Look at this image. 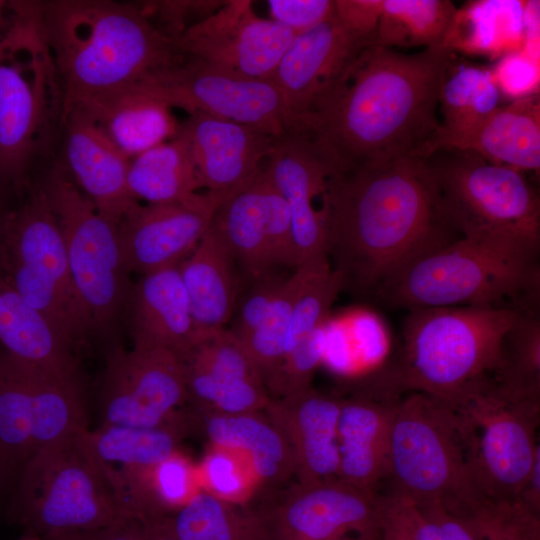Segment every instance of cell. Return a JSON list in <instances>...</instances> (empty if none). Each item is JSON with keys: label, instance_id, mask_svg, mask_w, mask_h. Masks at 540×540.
I'll return each instance as SVG.
<instances>
[{"label": "cell", "instance_id": "6da1fadb", "mask_svg": "<svg viewBox=\"0 0 540 540\" xmlns=\"http://www.w3.org/2000/svg\"><path fill=\"white\" fill-rule=\"evenodd\" d=\"M320 210L331 268L357 293H375L406 264L461 237L423 157L333 170Z\"/></svg>", "mask_w": 540, "mask_h": 540}, {"label": "cell", "instance_id": "7a4b0ae2", "mask_svg": "<svg viewBox=\"0 0 540 540\" xmlns=\"http://www.w3.org/2000/svg\"><path fill=\"white\" fill-rule=\"evenodd\" d=\"M452 53L446 46L411 54L377 44L360 49L303 124L332 171L424 158L440 125L439 93Z\"/></svg>", "mask_w": 540, "mask_h": 540}, {"label": "cell", "instance_id": "3957f363", "mask_svg": "<svg viewBox=\"0 0 540 540\" xmlns=\"http://www.w3.org/2000/svg\"><path fill=\"white\" fill-rule=\"evenodd\" d=\"M62 87V111L127 91L183 57L143 9L110 0L30 4Z\"/></svg>", "mask_w": 540, "mask_h": 540}, {"label": "cell", "instance_id": "277c9868", "mask_svg": "<svg viewBox=\"0 0 540 540\" xmlns=\"http://www.w3.org/2000/svg\"><path fill=\"white\" fill-rule=\"evenodd\" d=\"M519 312L492 307L410 310L398 359L364 384L395 397L420 392L453 406L493 372L503 338Z\"/></svg>", "mask_w": 540, "mask_h": 540}, {"label": "cell", "instance_id": "5b68a950", "mask_svg": "<svg viewBox=\"0 0 540 540\" xmlns=\"http://www.w3.org/2000/svg\"><path fill=\"white\" fill-rule=\"evenodd\" d=\"M539 251L459 237L391 275L375 291L387 306L539 309Z\"/></svg>", "mask_w": 540, "mask_h": 540}, {"label": "cell", "instance_id": "8992f818", "mask_svg": "<svg viewBox=\"0 0 540 540\" xmlns=\"http://www.w3.org/2000/svg\"><path fill=\"white\" fill-rule=\"evenodd\" d=\"M83 430L34 453L12 490L10 519L42 539L69 540L131 515L87 450Z\"/></svg>", "mask_w": 540, "mask_h": 540}, {"label": "cell", "instance_id": "52a82bcc", "mask_svg": "<svg viewBox=\"0 0 540 540\" xmlns=\"http://www.w3.org/2000/svg\"><path fill=\"white\" fill-rule=\"evenodd\" d=\"M386 477L393 493L439 502L458 519L484 500L470 477L457 411L420 392L395 404Z\"/></svg>", "mask_w": 540, "mask_h": 540}, {"label": "cell", "instance_id": "ba28073f", "mask_svg": "<svg viewBox=\"0 0 540 540\" xmlns=\"http://www.w3.org/2000/svg\"><path fill=\"white\" fill-rule=\"evenodd\" d=\"M0 277L73 349L94 334L74 286L64 240L40 183L0 227Z\"/></svg>", "mask_w": 540, "mask_h": 540}, {"label": "cell", "instance_id": "9c48e42d", "mask_svg": "<svg viewBox=\"0 0 540 540\" xmlns=\"http://www.w3.org/2000/svg\"><path fill=\"white\" fill-rule=\"evenodd\" d=\"M425 159L461 237L540 250L539 196L525 172L469 150L442 148Z\"/></svg>", "mask_w": 540, "mask_h": 540}, {"label": "cell", "instance_id": "30bf717a", "mask_svg": "<svg viewBox=\"0 0 540 540\" xmlns=\"http://www.w3.org/2000/svg\"><path fill=\"white\" fill-rule=\"evenodd\" d=\"M40 184L59 225L74 286L93 332L107 331L126 310L133 286L117 226L97 211L65 166L53 167Z\"/></svg>", "mask_w": 540, "mask_h": 540}, {"label": "cell", "instance_id": "8fae6325", "mask_svg": "<svg viewBox=\"0 0 540 540\" xmlns=\"http://www.w3.org/2000/svg\"><path fill=\"white\" fill-rule=\"evenodd\" d=\"M452 407L479 495L493 502L517 500L540 453V401L509 399L485 378Z\"/></svg>", "mask_w": 540, "mask_h": 540}, {"label": "cell", "instance_id": "7c38bea8", "mask_svg": "<svg viewBox=\"0 0 540 540\" xmlns=\"http://www.w3.org/2000/svg\"><path fill=\"white\" fill-rule=\"evenodd\" d=\"M124 92L157 99L188 114L201 112L274 137L303 127L271 79H249L183 55Z\"/></svg>", "mask_w": 540, "mask_h": 540}, {"label": "cell", "instance_id": "4fadbf2b", "mask_svg": "<svg viewBox=\"0 0 540 540\" xmlns=\"http://www.w3.org/2000/svg\"><path fill=\"white\" fill-rule=\"evenodd\" d=\"M259 508L276 540L381 539L382 495L338 477L277 491Z\"/></svg>", "mask_w": 540, "mask_h": 540}, {"label": "cell", "instance_id": "5bb4252c", "mask_svg": "<svg viewBox=\"0 0 540 540\" xmlns=\"http://www.w3.org/2000/svg\"><path fill=\"white\" fill-rule=\"evenodd\" d=\"M187 401L183 368L171 351L125 350L107 356L100 392L102 424L153 428L175 420Z\"/></svg>", "mask_w": 540, "mask_h": 540}, {"label": "cell", "instance_id": "9a60e30c", "mask_svg": "<svg viewBox=\"0 0 540 540\" xmlns=\"http://www.w3.org/2000/svg\"><path fill=\"white\" fill-rule=\"evenodd\" d=\"M295 34L270 18L259 17L252 1L230 0L187 27L178 50L218 69L249 79H271Z\"/></svg>", "mask_w": 540, "mask_h": 540}, {"label": "cell", "instance_id": "2e32d148", "mask_svg": "<svg viewBox=\"0 0 540 540\" xmlns=\"http://www.w3.org/2000/svg\"><path fill=\"white\" fill-rule=\"evenodd\" d=\"M233 192L206 191L182 202L135 205L117 226L126 269L145 275L179 265L196 248L215 211Z\"/></svg>", "mask_w": 540, "mask_h": 540}, {"label": "cell", "instance_id": "e0dca14e", "mask_svg": "<svg viewBox=\"0 0 540 540\" xmlns=\"http://www.w3.org/2000/svg\"><path fill=\"white\" fill-rule=\"evenodd\" d=\"M263 169L290 211L297 267L328 260L316 201L332 166L319 144L307 130H290L276 139Z\"/></svg>", "mask_w": 540, "mask_h": 540}, {"label": "cell", "instance_id": "ac0fdd59", "mask_svg": "<svg viewBox=\"0 0 540 540\" xmlns=\"http://www.w3.org/2000/svg\"><path fill=\"white\" fill-rule=\"evenodd\" d=\"M192 409L231 415L263 411L270 397L244 344L229 329L216 331L179 357Z\"/></svg>", "mask_w": 540, "mask_h": 540}, {"label": "cell", "instance_id": "d6986e66", "mask_svg": "<svg viewBox=\"0 0 540 540\" xmlns=\"http://www.w3.org/2000/svg\"><path fill=\"white\" fill-rule=\"evenodd\" d=\"M365 46L344 27L335 12L316 27L295 35L271 80L300 125Z\"/></svg>", "mask_w": 540, "mask_h": 540}, {"label": "cell", "instance_id": "ffe728a7", "mask_svg": "<svg viewBox=\"0 0 540 540\" xmlns=\"http://www.w3.org/2000/svg\"><path fill=\"white\" fill-rule=\"evenodd\" d=\"M186 142L201 188L229 193L261 170L277 137L205 113L189 114L178 133Z\"/></svg>", "mask_w": 540, "mask_h": 540}, {"label": "cell", "instance_id": "44dd1931", "mask_svg": "<svg viewBox=\"0 0 540 540\" xmlns=\"http://www.w3.org/2000/svg\"><path fill=\"white\" fill-rule=\"evenodd\" d=\"M66 169L97 211L118 226L135 205L127 175L131 159L84 110L61 112Z\"/></svg>", "mask_w": 540, "mask_h": 540}, {"label": "cell", "instance_id": "7402d4cb", "mask_svg": "<svg viewBox=\"0 0 540 540\" xmlns=\"http://www.w3.org/2000/svg\"><path fill=\"white\" fill-rule=\"evenodd\" d=\"M342 398L313 387L270 399L263 412L285 440L298 483L338 477Z\"/></svg>", "mask_w": 540, "mask_h": 540}, {"label": "cell", "instance_id": "603a6c76", "mask_svg": "<svg viewBox=\"0 0 540 540\" xmlns=\"http://www.w3.org/2000/svg\"><path fill=\"white\" fill-rule=\"evenodd\" d=\"M442 148L469 150L523 172L540 168L539 95L521 97L460 126L439 125L424 158Z\"/></svg>", "mask_w": 540, "mask_h": 540}, {"label": "cell", "instance_id": "cb8c5ba5", "mask_svg": "<svg viewBox=\"0 0 540 540\" xmlns=\"http://www.w3.org/2000/svg\"><path fill=\"white\" fill-rule=\"evenodd\" d=\"M190 430L187 415L181 412L175 420L153 428L102 424L94 431L83 430L82 439L125 509L147 472L177 450Z\"/></svg>", "mask_w": 540, "mask_h": 540}, {"label": "cell", "instance_id": "d4e9b609", "mask_svg": "<svg viewBox=\"0 0 540 540\" xmlns=\"http://www.w3.org/2000/svg\"><path fill=\"white\" fill-rule=\"evenodd\" d=\"M126 311L134 349L160 348L181 357L198 342L179 265L141 275Z\"/></svg>", "mask_w": 540, "mask_h": 540}, {"label": "cell", "instance_id": "484cf974", "mask_svg": "<svg viewBox=\"0 0 540 540\" xmlns=\"http://www.w3.org/2000/svg\"><path fill=\"white\" fill-rule=\"evenodd\" d=\"M400 397L356 393L342 399L338 478L376 491L377 483L387 475L391 421Z\"/></svg>", "mask_w": 540, "mask_h": 540}, {"label": "cell", "instance_id": "4316f807", "mask_svg": "<svg viewBox=\"0 0 540 540\" xmlns=\"http://www.w3.org/2000/svg\"><path fill=\"white\" fill-rule=\"evenodd\" d=\"M48 55L34 84L20 68L0 64V196L22 188L43 124Z\"/></svg>", "mask_w": 540, "mask_h": 540}, {"label": "cell", "instance_id": "83f0119b", "mask_svg": "<svg viewBox=\"0 0 540 540\" xmlns=\"http://www.w3.org/2000/svg\"><path fill=\"white\" fill-rule=\"evenodd\" d=\"M186 414L191 429L199 426L209 444L227 448L243 457L263 490L276 491L294 478L289 448L263 411L220 415L191 410Z\"/></svg>", "mask_w": 540, "mask_h": 540}, {"label": "cell", "instance_id": "f1b7e54d", "mask_svg": "<svg viewBox=\"0 0 540 540\" xmlns=\"http://www.w3.org/2000/svg\"><path fill=\"white\" fill-rule=\"evenodd\" d=\"M235 266L226 245L210 225L196 248L179 264L198 342L225 329L233 317L237 297Z\"/></svg>", "mask_w": 540, "mask_h": 540}, {"label": "cell", "instance_id": "f546056e", "mask_svg": "<svg viewBox=\"0 0 540 540\" xmlns=\"http://www.w3.org/2000/svg\"><path fill=\"white\" fill-rule=\"evenodd\" d=\"M72 107L90 115L130 159L172 140L181 125L167 104L134 92H120Z\"/></svg>", "mask_w": 540, "mask_h": 540}, {"label": "cell", "instance_id": "4dcf8cb0", "mask_svg": "<svg viewBox=\"0 0 540 540\" xmlns=\"http://www.w3.org/2000/svg\"><path fill=\"white\" fill-rule=\"evenodd\" d=\"M265 181L262 167L220 204L210 223L250 281L274 272L266 240Z\"/></svg>", "mask_w": 540, "mask_h": 540}, {"label": "cell", "instance_id": "1f68e13d", "mask_svg": "<svg viewBox=\"0 0 540 540\" xmlns=\"http://www.w3.org/2000/svg\"><path fill=\"white\" fill-rule=\"evenodd\" d=\"M0 347L23 363L78 370L74 350L46 318L1 277Z\"/></svg>", "mask_w": 540, "mask_h": 540}, {"label": "cell", "instance_id": "d6a6232c", "mask_svg": "<svg viewBox=\"0 0 540 540\" xmlns=\"http://www.w3.org/2000/svg\"><path fill=\"white\" fill-rule=\"evenodd\" d=\"M28 368L33 455L86 429V413L78 370L50 369L31 364Z\"/></svg>", "mask_w": 540, "mask_h": 540}, {"label": "cell", "instance_id": "836d02e7", "mask_svg": "<svg viewBox=\"0 0 540 540\" xmlns=\"http://www.w3.org/2000/svg\"><path fill=\"white\" fill-rule=\"evenodd\" d=\"M33 453L32 401L28 364L0 347V472L13 490Z\"/></svg>", "mask_w": 540, "mask_h": 540}, {"label": "cell", "instance_id": "e575fe53", "mask_svg": "<svg viewBox=\"0 0 540 540\" xmlns=\"http://www.w3.org/2000/svg\"><path fill=\"white\" fill-rule=\"evenodd\" d=\"M127 184L131 196L146 204L186 201L202 189L189 148L179 134L132 158Z\"/></svg>", "mask_w": 540, "mask_h": 540}, {"label": "cell", "instance_id": "d590c367", "mask_svg": "<svg viewBox=\"0 0 540 540\" xmlns=\"http://www.w3.org/2000/svg\"><path fill=\"white\" fill-rule=\"evenodd\" d=\"M385 344L380 323L366 310L330 314L324 327L322 364L345 378H366L377 372Z\"/></svg>", "mask_w": 540, "mask_h": 540}, {"label": "cell", "instance_id": "8d00e7d4", "mask_svg": "<svg viewBox=\"0 0 540 540\" xmlns=\"http://www.w3.org/2000/svg\"><path fill=\"white\" fill-rule=\"evenodd\" d=\"M171 517L181 540H276L259 509L228 503L203 491Z\"/></svg>", "mask_w": 540, "mask_h": 540}, {"label": "cell", "instance_id": "74e56055", "mask_svg": "<svg viewBox=\"0 0 540 540\" xmlns=\"http://www.w3.org/2000/svg\"><path fill=\"white\" fill-rule=\"evenodd\" d=\"M488 381L509 399L540 401L539 309L519 312L503 338L499 361Z\"/></svg>", "mask_w": 540, "mask_h": 540}, {"label": "cell", "instance_id": "f35d334b", "mask_svg": "<svg viewBox=\"0 0 540 540\" xmlns=\"http://www.w3.org/2000/svg\"><path fill=\"white\" fill-rule=\"evenodd\" d=\"M457 11L449 0H382L376 44L391 49L444 46Z\"/></svg>", "mask_w": 540, "mask_h": 540}, {"label": "cell", "instance_id": "ab89813d", "mask_svg": "<svg viewBox=\"0 0 540 540\" xmlns=\"http://www.w3.org/2000/svg\"><path fill=\"white\" fill-rule=\"evenodd\" d=\"M327 262L329 261L307 262L296 267L281 286L265 319L241 341L253 360L266 390L281 366L296 301L315 269Z\"/></svg>", "mask_w": 540, "mask_h": 540}, {"label": "cell", "instance_id": "60d3db41", "mask_svg": "<svg viewBox=\"0 0 540 540\" xmlns=\"http://www.w3.org/2000/svg\"><path fill=\"white\" fill-rule=\"evenodd\" d=\"M501 94L493 70L458 61L452 53L439 93L440 124L460 126L478 120L500 106Z\"/></svg>", "mask_w": 540, "mask_h": 540}, {"label": "cell", "instance_id": "b9f144b4", "mask_svg": "<svg viewBox=\"0 0 540 540\" xmlns=\"http://www.w3.org/2000/svg\"><path fill=\"white\" fill-rule=\"evenodd\" d=\"M380 540L477 539L441 503H417L391 492L382 496Z\"/></svg>", "mask_w": 540, "mask_h": 540}, {"label": "cell", "instance_id": "7bdbcfd3", "mask_svg": "<svg viewBox=\"0 0 540 540\" xmlns=\"http://www.w3.org/2000/svg\"><path fill=\"white\" fill-rule=\"evenodd\" d=\"M201 492L197 464L177 449L148 471L133 496L130 512L138 519L173 515Z\"/></svg>", "mask_w": 540, "mask_h": 540}, {"label": "cell", "instance_id": "ee69618b", "mask_svg": "<svg viewBox=\"0 0 540 540\" xmlns=\"http://www.w3.org/2000/svg\"><path fill=\"white\" fill-rule=\"evenodd\" d=\"M203 492L236 505H246L262 490L249 463L236 452L209 444L197 464Z\"/></svg>", "mask_w": 540, "mask_h": 540}, {"label": "cell", "instance_id": "f6af8a7d", "mask_svg": "<svg viewBox=\"0 0 540 540\" xmlns=\"http://www.w3.org/2000/svg\"><path fill=\"white\" fill-rule=\"evenodd\" d=\"M465 524L477 540H540V513L519 500L486 502Z\"/></svg>", "mask_w": 540, "mask_h": 540}, {"label": "cell", "instance_id": "bcb514c9", "mask_svg": "<svg viewBox=\"0 0 540 540\" xmlns=\"http://www.w3.org/2000/svg\"><path fill=\"white\" fill-rule=\"evenodd\" d=\"M265 173V171H264ZM266 240L270 264L297 267L293 229L288 206L265 173Z\"/></svg>", "mask_w": 540, "mask_h": 540}, {"label": "cell", "instance_id": "7dc6e473", "mask_svg": "<svg viewBox=\"0 0 540 540\" xmlns=\"http://www.w3.org/2000/svg\"><path fill=\"white\" fill-rule=\"evenodd\" d=\"M286 278L274 271L251 281L229 329L238 339L243 341L259 327Z\"/></svg>", "mask_w": 540, "mask_h": 540}, {"label": "cell", "instance_id": "c3c4849f", "mask_svg": "<svg viewBox=\"0 0 540 540\" xmlns=\"http://www.w3.org/2000/svg\"><path fill=\"white\" fill-rule=\"evenodd\" d=\"M270 19L295 35L306 32L334 13V0H269Z\"/></svg>", "mask_w": 540, "mask_h": 540}, {"label": "cell", "instance_id": "681fc988", "mask_svg": "<svg viewBox=\"0 0 540 540\" xmlns=\"http://www.w3.org/2000/svg\"><path fill=\"white\" fill-rule=\"evenodd\" d=\"M382 0H334V12L344 27L365 45L376 44Z\"/></svg>", "mask_w": 540, "mask_h": 540}, {"label": "cell", "instance_id": "f907efd6", "mask_svg": "<svg viewBox=\"0 0 540 540\" xmlns=\"http://www.w3.org/2000/svg\"><path fill=\"white\" fill-rule=\"evenodd\" d=\"M501 93L520 95L535 82L536 73L528 59L510 55L493 70Z\"/></svg>", "mask_w": 540, "mask_h": 540}, {"label": "cell", "instance_id": "816d5d0a", "mask_svg": "<svg viewBox=\"0 0 540 540\" xmlns=\"http://www.w3.org/2000/svg\"><path fill=\"white\" fill-rule=\"evenodd\" d=\"M69 540H145L141 525L136 517L127 515L111 525L89 533L80 534Z\"/></svg>", "mask_w": 540, "mask_h": 540}, {"label": "cell", "instance_id": "f5cc1de1", "mask_svg": "<svg viewBox=\"0 0 540 540\" xmlns=\"http://www.w3.org/2000/svg\"><path fill=\"white\" fill-rule=\"evenodd\" d=\"M138 521L145 540H181L174 529L171 515L147 516Z\"/></svg>", "mask_w": 540, "mask_h": 540}, {"label": "cell", "instance_id": "db71d44e", "mask_svg": "<svg viewBox=\"0 0 540 540\" xmlns=\"http://www.w3.org/2000/svg\"><path fill=\"white\" fill-rule=\"evenodd\" d=\"M517 500L540 513V453L535 458L527 481Z\"/></svg>", "mask_w": 540, "mask_h": 540}, {"label": "cell", "instance_id": "11a10c76", "mask_svg": "<svg viewBox=\"0 0 540 540\" xmlns=\"http://www.w3.org/2000/svg\"><path fill=\"white\" fill-rule=\"evenodd\" d=\"M6 492H7V489H6L5 483L3 481V478L0 472V502L3 499L4 495L6 494Z\"/></svg>", "mask_w": 540, "mask_h": 540}, {"label": "cell", "instance_id": "9f6ffc18", "mask_svg": "<svg viewBox=\"0 0 540 540\" xmlns=\"http://www.w3.org/2000/svg\"><path fill=\"white\" fill-rule=\"evenodd\" d=\"M17 540H43V539L40 538L39 536L35 535V534H32V533L28 532L26 535L22 536L21 538H19Z\"/></svg>", "mask_w": 540, "mask_h": 540}, {"label": "cell", "instance_id": "6f0895ef", "mask_svg": "<svg viewBox=\"0 0 540 540\" xmlns=\"http://www.w3.org/2000/svg\"><path fill=\"white\" fill-rule=\"evenodd\" d=\"M5 6H6V2L0 0V22H1V19H2V16H3V10H4Z\"/></svg>", "mask_w": 540, "mask_h": 540}, {"label": "cell", "instance_id": "680465c9", "mask_svg": "<svg viewBox=\"0 0 540 540\" xmlns=\"http://www.w3.org/2000/svg\"><path fill=\"white\" fill-rule=\"evenodd\" d=\"M340 540H360V539L357 538V537H351V536H348V537H344V538H342V539H340Z\"/></svg>", "mask_w": 540, "mask_h": 540}, {"label": "cell", "instance_id": "91938a15", "mask_svg": "<svg viewBox=\"0 0 540 540\" xmlns=\"http://www.w3.org/2000/svg\"><path fill=\"white\" fill-rule=\"evenodd\" d=\"M0 197H1V196H0ZM3 216H4V215L2 214L1 208H0V227H1V223H2Z\"/></svg>", "mask_w": 540, "mask_h": 540}]
</instances>
